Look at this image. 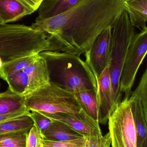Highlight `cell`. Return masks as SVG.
Masks as SVG:
<instances>
[{"label": "cell", "instance_id": "14", "mask_svg": "<svg viewBox=\"0 0 147 147\" xmlns=\"http://www.w3.org/2000/svg\"><path fill=\"white\" fill-rule=\"evenodd\" d=\"M52 120L50 126L42 133L44 140L64 142L79 139L84 136L65 123Z\"/></svg>", "mask_w": 147, "mask_h": 147}, {"label": "cell", "instance_id": "17", "mask_svg": "<svg viewBox=\"0 0 147 147\" xmlns=\"http://www.w3.org/2000/svg\"><path fill=\"white\" fill-rule=\"evenodd\" d=\"M25 96L8 89L0 93V115L28 111L25 105Z\"/></svg>", "mask_w": 147, "mask_h": 147}, {"label": "cell", "instance_id": "25", "mask_svg": "<svg viewBox=\"0 0 147 147\" xmlns=\"http://www.w3.org/2000/svg\"><path fill=\"white\" fill-rule=\"evenodd\" d=\"M85 136L64 142L51 141L44 140V147H86Z\"/></svg>", "mask_w": 147, "mask_h": 147}, {"label": "cell", "instance_id": "19", "mask_svg": "<svg viewBox=\"0 0 147 147\" xmlns=\"http://www.w3.org/2000/svg\"><path fill=\"white\" fill-rule=\"evenodd\" d=\"M40 57L39 53H36L18 58L3 63L0 68V78L3 80L6 76L10 74L22 70Z\"/></svg>", "mask_w": 147, "mask_h": 147}, {"label": "cell", "instance_id": "13", "mask_svg": "<svg viewBox=\"0 0 147 147\" xmlns=\"http://www.w3.org/2000/svg\"><path fill=\"white\" fill-rule=\"evenodd\" d=\"M33 13L19 0H0V20L2 23L16 21Z\"/></svg>", "mask_w": 147, "mask_h": 147}, {"label": "cell", "instance_id": "31", "mask_svg": "<svg viewBox=\"0 0 147 147\" xmlns=\"http://www.w3.org/2000/svg\"><path fill=\"white\" fill-rule=\"evenodd\" d=\"M3 64V63L2 60L0 58V68L1 67Z\"/></svg>", "mask_w": 147, "mask_h": 147}, {"label": "cell", "instance_id": "20", "mask_svg": "<svg viewBox=\"0 0 147 147\" xmlns=\"http://www.w3.org/2000/svg\"><path fill=\"white\" fill-rule=\"evenodd\" d=\"M34 123L29 115L0 123V135L19 131H29Z\"/></svg>", "mask_w": 147, "mask_h": 147}, {"label": "cell", "instance_id": "18", "mask_svg": "<svg viewBox=\"0 0 147 147\" xmlns=\"http://www.w3.org/2000/svg\"><path fill=\"white\" fill-rule=\"evenodd\" d=\"M74 94L82 109L90 117L99 123L97 91L87 90Z\"/></svg>", "mask_w": 147, "mask_h": 147}, {"label": "cell", "instance_id": "27", "mask_svg": "<svg viewBox=\"0 0 147 147\" xmlns=\"http://www.w3.org/2000/svg\"><path fill=\"white\" fill-rule=\"evenodd\" d=\"M29 115L41 134L50 126L53 120L51 119L46 116L40 111H31L29 112Z\"/></svg>", "mask_w": 147, "mask_h": 147}, {"label": "cell", "instance_id": "8", "mask_svg": "<svg viewBox=\"0 0 147 147\" xmlns=\"http://www.w3.org/2000/svg\"><path fill=\"white\" fill-rule=\"evenodd\" d=\"M111 33V27L105 28L85 53V63L94 74L97 83L98 78L109 63Z\"/></svg>", "mask_w": 147, "mask_h": 147}, {"label": "cell", "instance_id": "5", "mask_svg": "<svg viewBox=\"0 0 147 147\" xmlns=\"http://www.w3.org/2000/svg\"><path fill=\"white\" fill-rule=\"evenodd\" d=\"M25 96V106L29 111L73 114L82 110L74 93L51 82Z\"/></svg>", "mask_w": 147, "mask_h": 147}, {"label": "cell", "instance_id": "24", "mask_svg": "<svg viewBox=\"0 0 147 147\" xmlns=\"http://www.w3.org/2000/svg\"><path fill=\"white\" fill-rule=\"evenodd\" d=\"M26 147H44L43 135L35 124L28 134Z\"/></svg>", "mask_w": 147, "mask_h": 147}, {"label": "cell", "instance_id": "23", "mask_svg": "<svg viewBox=\"0 0 147 147\" xmlns=\"http://www.w3.org/2000/svg\"><path fill=\"white\" fill-rule=\"evenodd\" d=\"M130 96L139 98L143 107L147 109V70L143 73L138 86Z\"/></svg>", "mask_w": 147, "mask_h": 147}, {"label": "cell", "instance_id": "10", "mask_svg": "<svg viewBox=\"0 0 147 147\" xmlns=\"http://www.w3.org/2000/svg\"><path fill=\"white\" fill-rule=\"evenodd\" d=\"M97 86L99 123L105 125L116 107L114 104L108 65L98 78Z\"/></svg>", "mask_w": 147, "mask_h": 147}, {"label": "cell", "instance_id": "2", "mask_svg": "<svg viewBox=\"0 0 147 147\" xmlns=\"http://www.w3.org/2000/svg\"><path fill=\"white\" fill-rule=\"evenodd\" d=\"M39 54L45 60L50 82L74 94L87 90L98 91L94 74L79 56L51 51Z\"/></svg>", "mask_w": 147, "mask_h": 147}, {"label": "cell", "instance_id": "1", "mask_svg": "<svg viewBox=\"0 0 147 147\" xmlns=\"http://www.w3.org/2000/svg\"><path fill=\"white\" fill-rule=\"evenodd\" d=\"M125 0H82L65 13L35 21L34 30L46 34L48 51L78 56L89 50L100 34L113 28L125 9Z\"/></svg>", "mask_w": 147, "mask_h": 147}, {"label": "cell", "instance_id": "6", "mask_svg": "<svg viewBox=\"0 0 147 147\" xmlns=\"http://www.w3.org/2000/svg\"><path fill=\"white\" fill-rule=\"evenodd\" d=\"M129 97H124L109 117L112 147H137V135Z\"/></svg>", "mask_w": 147, "mask_h": 147}, {"label": "cell", "instance_id": "21", "mask_svg": "<svg viewBox=\"0 0 147 147\" xmlns=\"http://www.w3.org/2000/svg\"><path fill=\"white\" fill-rule=\"evenodd\" d=\"M3 80L7 83L10 90L16 94L26 96L28 86V77L23 70L9 74Z\"/></svg>", "mask_w": 147, "mask_h": 147}, {"label": "cell", "instance_id": "26", "mask_svg": "<svg viewBox=\"0 0 147 147\" xmlns=\"http://www.w3.org/2000/svg\"><path fill=\"white\" fill-rule=\"evenodd\" d=\"M86 147H111V139L109 132L103 136H85Z\"/></svg>", "mask_w": 147, "mask_h": 147}, {"label": "cell", "instance_id": "30", "mask_svg": "<svg viewBox=\"0 0 147 147\" xmlns=\"http://www.w3.org/2000/svg\"><path fill=\"white\" fill-rule=\"evenodd\" d=\"M142 147H147V141L144 142V144H143V145H142Z\"/></svg>", "mask_w": 147, "mask_h": 147}, {"label": "cell", "instance_id": "11", "mask_svg": "<svg viewBox=\"0 0 147 147\" xmlns=\"http://www.w3.org/2000/svg\"><path fill=\"white\" fill-rule=\"evenodd\" d=\"M22 70L28 77V86L26 95L50 82L46 63L41 57Z\"/></svg>", "mask_w": 147, "mask_h": 147}, {"label": "cell", "instance_id": "15", "mask_svg": "<svg viewBox=\"0 0 147 147\" xmlns=\"http://www.w3.org/2000/svg\"><path fill=\"white\" fill-rule=\"evenodd\" d=\"M82 0H44L38 9L35 21L51 18L61 14L74 7Z\"/></svg>", "mask_w": 147, "mask_h": 147}, {"label": "cell", "instance_id": "3", "mask_svg": "<svg viewBox=\"0 0 147 147\" xmlns=\"http://www.w3.org/2000/svg\"><path fill=\"white\" fill-rule=\"evenodd\" d=\"M47 35L20 24L0 23V58L3 63L48 51Z\"/></svg>", "mask_w": 147, "mask_h": 147}, {"label": "cell", "instance_id": "33", "mask_svg": "<svg viewBox=\"0 0 147 147\" xmlns=\"http://www.w3.org/2000/svg\"><path fill=\"white\" fill-rule=\"evenodd\" d=\"M0 86H1V83H0Z\"/></svg>", "mask_w": 147, "mask_h": 147}, {"label": "cell", "instance_id": "4", "mask_svg": "<svg viewBox=\"0 0 147 147\" xmlns=\"http://www.w3.org/2000/svg\"><path fill=\"white\" fill-rule=\"evenodd\" d=\"M135 34V28L124 9L112 28L110 41L108 68L116 107L121 101V74L128 51Z\"/></svg>", "mask_w": 147, "mask_h": 147}, {"label": "cell", "instance_id": "16", "mask_svg": "<svg viewBox=\"0 0 147 147\" xmlns=\"http://www.w3.org/2000/svg\"><path fill=\"white\" fill-rule=\"evenodd\" d=\"M124 7L134 27L141 31L147 28V0H125Z\"/></svg>", "mask_w": 147, "mask_h": 147}, {"label": "cell", "instance_id": "28", "mask_svg": "<svg viewBox=\"0 0 147 147\" xmlns=\"http://www.w3.org/2000/svg\"><path fill=\"white\" fill-rule=\"evenodd\" d=\"M29 112L30 111H18V112H14V113H9V114L0 115V123L17 118L24 115H29Z\"/></svg>", "mask_w": 147, "mask_h": 147}, {"label": "cell", "instance_id": "32", "mask_svg": "<svg viewBox=\"0 0 147 147\" xmlns=\"http://www.w3.org/2000/svg\"><path fill=\"white\" fill-rule=\"evenodd\" d=\"M0 23H2L1 22V20H0Z\"/></svg>", "mask_w": 147, "mask_h": 147}, {"label": "cell", "instance_id": "22", "mask_svg": "<svg viewBox=\"0 0 147 147\" xmlns=\"http://www.w3.org/2000/svg\"><path fill=\"white\" fill-rule=\"evenodd\" d=\"M29 131L0 135V147H26Z\"/></svg>", "mask_w": 147, "mask_h": 147}, {"label": "cell", "instance_id": "34", "mask_svg": "<svg viewBox=\"0 0 147 147\" xmlns=\"http://www.w3.org/2000/svg\"></svg>", "mask_w": 147, "mask_h": 147}, {"label": "cell", "instance_id": "7", "mask_svg": "<svg viewBox=\"0 0 147 147\" xmlns=\"http://www.w3.org/2000/svg\"><path fill=\"white\" fill-rule=\"evenodd\" d=\"M147 51V28L135 35L124 61L120 80V90L129 97L135 77Z\"/></svg>", "mask_w": 147, "mask_h": 147}, {"label": "cell", "instance_id": "9", "mask_svg": "<svg viewBox=\"0 0 147 147\" xmlns=\"http://www.w3.org/2000/svg\"><path fill=\"white\" fill-rule=\"evenodd\" d=\"M40 112L52 120L65 123L83 136L102 135L99 123L90 117L82 109L79 112L73 114Z\"/></svg>", "mask_w": 147, "mask_h": 147}, {"label": "cell", "instance_id": "12", "mask_svg": "<svg viewBox=\"0 0 147 147\" xmlns=\"http://www.w3.org/2000/svg\"><path fill=\"white\" fill-rule=\"evenodd\" d=\"M129 104L137 135V147H142L147 141V109L139 98L130 96Z\"/></svg>", "mask_w": 147, "mask_h": 147}, {"label": "cell", "instance_id": "29", "mask_svg": "<svg viewBox=\"0 0 147 147\" xmlns=\"http://www.w3.org/2000/svg\"><path fill=\"white\" fill-rule=\"evenodd\" d=\"M22 3L27 7H32L35 4L38 0H19Z\"/></svg>", "mask_w": 147, "mask_h": 147}]
</instances>
